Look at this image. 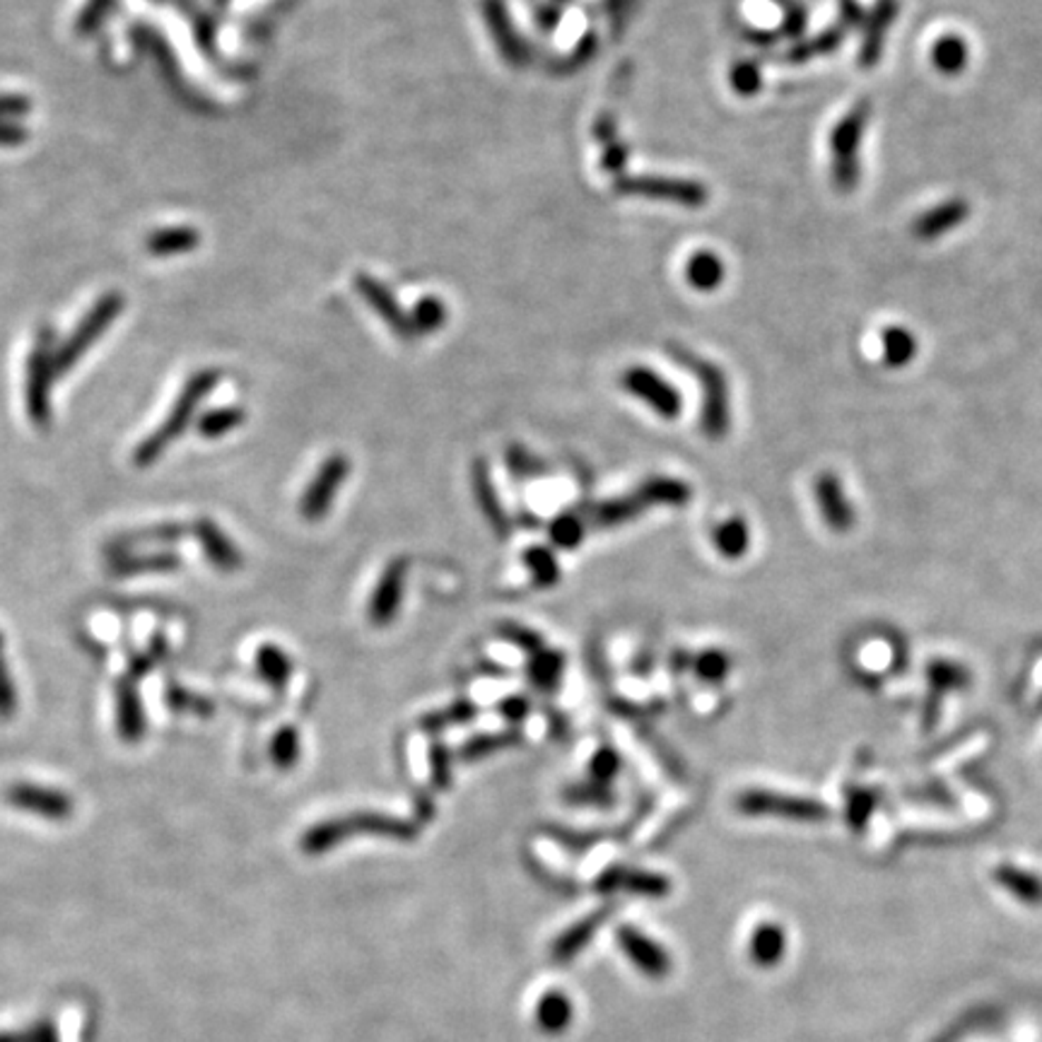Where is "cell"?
Instances as JSON below:
<instances>
[{"mask_svg": "<svg viewBox=\"0 0 1042 1042\" xmlns=\"http://www.w3.org/2000/svg\"><path fill=\"white\" fill-rule=\"evenodd\" d=\"M405 577H409V562L403 558L391 560L384 568L380 582H376L372 591V601L367 608V618L374 628H386L396 620L399 608L403 603Z\"/></svg>", "mask_w": 1042, "mask_h": 1042, "instance_id": "4fadbf2b", "label": "cell"}, {"mask_svg": "<svg viewBox=\"0 0 1042 1042\" xmlns=\"http://www.w3.org/2000/svg\"><path fill=\"white\" fill-rule=\"evenodd\" d=\"M485 14H488V24L492 29V37H495V41H498V47L507 56H510V61L521 63V58H524V49H521V41L514 35L510 14H507L504 6L500 3V0H485Z\"/></svg>", "mask_w": 1042, "mask_h": 1042, "instance_id": "e575fe53", "label": "cell"}, {"mask_svg": "<svg viewBox=\"0 0 1042 1042\" xmlns=\"http://www.w3.org/2000/svg\"><path fill=\"white\" fill-rule=\"evenodd\" d=\"M637 498L645 502V507H686L692 498V488L686 481H678V478H651V481L637 490Z\"/></svg>", "mask_w": 1042, "mask_h": 1042, "instance_id": "f1b7e54d", "label": "cell"}, {"mask_svg": "<svg viewBox=\"0 0 1042 1042\" xmlns=\"http://www.w3.org/2000/svg\"><path fill=\"white\" fill-rule=\"evenodd\" d=\"M572 1021V1002L564 992H545L535 1004V1025L548 1035H560L568 1031Z\"/></svg>", "mask_w": 1042, "mask_h": 1042, "instance_id": "4316f807", "label": "cell"}, {"mask_svg": "<svg viewBox=\"0 0 1042 1042\" xmlns=\"http://www.w3.org/2000/svg\"><path fill=\"white\" fill-rule=\"evenodd\" d=\"M593 891L601 895L611 893H630L642 897H666L671 893V881L663 874L647 872V868H632V866H608L599 878L593 881Z\"/></svg>", "mask_w": 1042, "mask_h": 1042, "instance_id": "30bf717a", "label": "cell"}, {"mask_svg": "<svg viewBox=\"0 0 1042 1042\" xmlns=\"http://www.w3.org/2000/svg\"><path fill=\"white\" fill-rule=\"evenodd\" d=\"M560 674H562V657L558 655V651L541 649L539 655H533L529 663V676L535 688L553 690L560 684Z\"/></svg>", "mask_w": 1042, "mask_h": 1042, "instance_id": "60d3db41", "label": "cell"}, {"mask_svg": "<svg viewBox=\"0 0 1042 1042\" xmlns=\"http://www.w3.org/2000/svg\"><path fill=\"white\" fill-rule=\"evenodd\" d=\"M220 376L223 374L217 370H200V372H196L191 376V380L186 382V386L181 389V394H179L177 403L171 405V411L167 413V417L163 420V423H159L157 430H153L148 438H145L136 446L134 463L138 469L153 466V463L167 452V446L174 440L181 438V434L186 432V427L191 425L198 405L203 403V399L210 394V391H215L217 382H220Z\"/></svg>", "mask_w": 1042, "mask_h": 1042, "instance_id": "7a4b0ae2", "label": "cell"}, {"mask_svg": "<svg viewBox=\"0 0 1042 1042\" xmlns=\"http://www.w3.org/2000/svg\"><path fill=\"white\" fill-rule=\"evenodd\" d=\"M386 837L399 839V843H411L417 837V828L413 823L389 816V814H374V810H362V814H347L341 818H331L314 825L302 837L304 854H324L336 845L345 843L353 837Z\"/></svg>", "mask_w": 1042, "mask_h": 1042, "instance_id": "6da1fadb", "label": "cell"}, {"mask_svg": "<svg viewBox=\"0 0 1042 1042\" xmlns=\"http://www.w3.org/2000/svg\"><path fill=\"white\" fill-rule=\"evenodd\" d=\"M622 386H626L628 394L645 401L651 411L666 420H674L684 411V399H680L678 391L647 367H630L622 374Z\"/></svg>", "mask_w": 1042, "mask_h": 1042, "instance_id": "9c48e42d", "label": "cell"}, {"mask_svg": "<svg viewBox=\"0 0 1042 1042\" xmlns=\"http://www.w3.org/2000/svg\"><path fill=\"white\" fill-rule=\"evenodd\" d=\"M868 121H872V101L859 99L830 130V179L839 194H852L859 186V150Z\"/></svg>", "mask_w": 1042, "mask_h": 1042, "instance_id": "3957f363", "label": "cell"}, {"mask_svg": "<svg viewBox=\"0 0 1042 1042\" xmlns=\"http://www.w3.org/2000/svg\"><path fill=\"white\" fill-rule=\"evenodd\" d=\"M191 533L196 535V541L200 543V550L206 553L208 562L213 568L220 572H235L242 568V553L235 545V541L215 524L210 519H200L196 524H191Z\"/></svg>", "mask_w": 1042, "mask_h": 1042, "instance_id": "d6986e66", "label": "cell"}, {"mask_svg": "<svg viewBox=\"0 0 1042 1042\" xmlns=\"http://www.w3.org/2000/svg\"><path fill=\"white\" fill-rule=\"evenodd\" d=\"M613 912H616V905L606 903L603 907L589 912L584 920L574 922L570 930H564L553 941V946H550V961H553L556 965H568L570 961H574L577 955L589 946V941L597 936L601 926L613 917Z\"/></svg>", "mask_w": 1042, "mask_h": 1042, "instance_id": "e0dca14e", "label": "cell"}, {"mask_svg": "<svg viewBox=\"0 0 1042 1042\" xmlns=\"http://www.w3.org/2000/svg\"><path fill=\"white\" fill-rule=\"evenodd\" d=\"M926 684H930V705H926V715L932 719L938 712V702L946 698L948 692L961 690L970 684V671L963 663L951 659H934L926 666Z\"/></svg>", "mask_w": 1042, "mask_h": 1042, "instance_id": "44dd1931", "label": "cell"}, {"mask_svg": "<svg viewBox=\"0 0 1042 1042\" xmlns=\"http://www.w3.org/2000/svg\"><path fill=\"white\" fill-rule=\"evenodd\" d=\"M932 63L941 76H961L970 63V47L961 35H944L932 47Z\"/></svg>", "mask_w": 1042, "mask_h": 1042, "instance_id": "1f68e13d", "label": "cell"}, {"mask_svg": "<svg viewBox=\"0 0 1042 1042\" xmlns=\"http://www.w3.org/2000/svg\"><path fill=\"white\" fill-rule=\"evenodd\" d=\"M179 568V558L169 553L159 556H142V558H124L114 560L111 570L116 574H142V572H169Z\"/></svg>", "mask_w": 1042, "mask_h": 1042, "instance_id": "b9f144b4", "label": "cell"}, {"mask_svg": "<svg viewBox=\"0 0 1042 1042\" xmlns=\"http://www.w3.org/2000/svg\"><path fill=\"white\" fill-rule=\"evenodd\" d=\"M568 802L587 804V806H603V804L611 802V792H608V787H601V785H597V782H591L589 787L570 789L568 792Z\"/></svg>", "mask_w": 1042, "mask_h": 1042, "instance_id": "db71d44e", "label": "cell"}, {"mask_svg": "<svg viewBox=\"0 0 1042 1042\" xmlns=\"http://www.w3.org/2000/svg\"><path fill=\"white\" fill-rule=\"evenodd\" d=\"M6 796L14 808H22L27 814H35L41 818L66 820L72 816V799L61 789L22 782V785H12Z\"/></svg>", "mask_w": 1042, "mask_h": 1042, "instance_id": "2e32d148", "label": "cell"}, {"mask_svg": "<svg viewBox=\"0 0 1042 1042\" xmlns=\"http://www.w3.org/2000/svg\"><path fill=\"white\" fill-rule=\"evenodd\" d=\"M878 806V792L876 789H866V787H852L847 792V806H845V816L847 823L852 825L854 833H862L864 825L872 820L874 810Z\"/></svg>", "mask_w": 1042, "mask_h": 1042, "instance_id": "74e56055", "label": "cell"}, {"mask_svg": "<svg viewBox=\"0 0 1042 1042\" xmlns=\"http://www.w3.org/2000/svg\"><path fill=\"white\" fill-rule=\"evenodd\" d=\"M584 539V521L577 514H560L553 524H550V541L558 548L572 550Z\"/></svg>", "mask_w": 1042, "mask_h": 1042, "instance_id": "ee69618b", "label": "cell"}, {"mask_svg": "<svg viewBox=\"0 0 1042 1042\" xmlns=\"http://www.w3.org/2000/svg\"><path fill=\"white\" fill-rule=\"evenodd\" d=\"M116 729L124 741L134 744L140 741L145 731V717L138 698V684L136 678L124 676L116 686Z\"/></svg>", "mask_w": 1042, "mask_h": 1042, "instance_id": "ffe728a7", "label": "cell"}, {"mask_svg": "<svg viewBox=\"0 0 1042 1042\" xmlns=\"http://www.w3.org/2000/svg\"><path fill=\"white\" fill-rule=\"evenodd\" d=\"M347 475H351V461H347L343 454L328 456L322 466H318L307 490L302 492L299 514L307 521L324 519L331 512L333 500H336Z\"/></svg>", "mask_w": 1042, "mask_h": 1042, "instance_id": "ba28073f", "label": "cell"}, {"mask_svg": "<svg viewBox=\"0 0 1042 1042\" xmlns=\"http://www.w3.org/2000/svg\"><path fill=\"white\" fill-rule=\"evenodd\" d=\"M618 188L622 194L680 203V206H688V208H700V206H705L707 198H709L707 188L702 184L686 181V179H661V177H657V179L655 177L622 179L618 184Z\"/></svg>", "mask_w": 1042, "mask_h": 1042, "instance_id": "7c38bea8", "label": "cell"}, {"mask_svg": "<svg viewBox=\"0 0 1042 1042\" xmlns=\"http://www.w3.org/2000/svg\"><path fill=\"white\" fill-rule=\"evenodd\" d=\"M446 318V312L438 299H423L413 312V326L415 331H438Z\"/></svg>", "mask_w": 1042, "mask_h": 1042, "instance_id": "f907efd6", "label": "cell"}, {"mask_svg": "<svg viewBox=\"0 0 1042 1042\" xmlns=\"http://www.w3.org/2000/svg\"><path fill=\"white\" fill-rule=\"evenodd\" d=\"M502 632H504L507 640L514 642V645H519L521 649L529 651V655H539L541 647H543L541 637L535 635V632H531V630H527V628H519V626H504V628H502Z\"/></svg>", "mask_w": 1042, "mask_h": 1042, "instance_id": "11a10c76", "label": "cell"}, {"mask_svg": "<svg viewBox=\"0 0 1042 1042\" xmlns=\"http://www.w3.org/2000/svg\"><path fill=\"white\" fill-rule=\"evenodd\" d=\"M302 756V741L295 727H283L271 738V760L278 770H293Z\"/></svg>", "mask_w": 1042, "mask_h": 1042, "instance_id": "f35d334b", "label": "cell"}, {"mask_svg": "<svg viewBox=\"0 0 1042 1042\" xmlns=\"http://www.w3.org/2000/svg\"><path fill=\"white\" fill-rule=\"evenodd\" d=\"M24 140V128L12 121H0V145H18Z\"/></svg>", "mask_w": 1042, "mask_h": 1042, "instance_id": "94428289", "label": "cell"}, {"mask_svg": "<svg viewBox=\"0 0 1042 1042\" xmlns=\"http://www.w3.org/2000/svg\"><path fill=\"white\" fill-rule=\"evenodd\" d=\"M473 488H475L478 504H481V510H483L485 519L492 524V529H495L498 533L510 531V521H507V514L502 510V502L498 500V492H495V488H492L488 469L483 466L481 461H478L475 469H473Z\"/></svg>", "mask_w": 1042, "mask_h": 1042, "instance_id": "d6a6232c", "label": "cell"}, {"mask_svg": "<svg viewBox=\"0 0 1042 1042\" xmlns=\"http://www.w3.org/2000/svg\"><path fill=\"white\" fill-rule=\"evenodd\" d=\"M244 423V411L237 405H227V409H215L198 420V432L203 438L217 440L223 434L237 430Z\"/></svg>", "mask_w": 1042, "mask_h": 1042, "instance_id": "ab89813d", "label": "cell"}, {"mask_svg": "<svg viewBox=\"0 0 1042 1042\" xmlns=\"http://www.w3.org/2000/svg\"><path fill=\"white\" fill-rule=\"evenodd\" d=\"M787 951V934L777 922H763L750 934L748 953L758 967H775Z\"/></svg>", "mask_w": 1042, "mask_h": 1042, "instance_id": "603a6c76", "label": "cell"}, {"mask_svg": "<svg viewBox=\"0 0 1042 1042\" xmlns=\"http://www.w3.org/2000/svg\"><path fill=\"white\" fill-rule=\"evenodd\" d=\"M114 0H87V6L80 10L76 29L80 35H90L92 29L105 20V14L109 12Z\"/></svg>", "mask_w": 1042, "mask_h": 1042, "instance_id": "f5cc1de1", "label": "cell"}, {"mask_svg": "<svg viewBox=\"0 0 1042 1042\" xmlns=\"http://www.w3.org/2000/svg\"><path fill=\"white\" fill-rule=\"evenodd\" d=\"M256 671L268 686L283 688L287 686V680L293 678V659H289L281 647L264 645L256 651Z\"/></svg>", "mask_w": 1042, "mask_h": 1042, "instance_id": "d590c367", "label": "cell"}, {"mask_svg": "<svg viewBox=\"0 0 1042 1042\" xmlns=\"http://www.w3.org/2000/svg\"><path fill=\"white\" fill-rule=\"evenodd\" d=\"M782 10H785V20H782V35L785 37H802L806 29V8L799 0H782Z\"/></svg>", "mask_w": 1042, "mask_h": 1042, "instance_id": "816d5d0a", "label": "cell"}, {"mask_svg": "<svg viewBox=\"0 0 1042 1042\" xmlns=\"http://www.w3.org/2000/svg\"><path fill=\"white\" fill-rule=\"evenodd\" d=\"M970 217V203L963 198H948L938 206L924 210L912 220V235L920 242H936L946 237L948 232L961 227Z\"/></svg>", "mask_w": 1042, "mask_h": 1042, "instance_id": "ac0fdd59", "label": "cell"}, {"mask_svg": "<svg viewBox=\"0 0 1042 1042\" xmlns=\"http://www.w3.org/2000/svg\"><path fill=\"white\" fill-rule=\"evenodd\" d=\"M355 285H357V293L372 304L374 312L380 314L384 322L399 333V336H411V333H413L411 326L413 324L403 316L394 295L386 293V289L380 283H376L374 278H370V275H357Z\"/></svg>", "mask_w": 1042, "mask_h": 1042, "instance_id": "7402d4cb", "label": "cell"}, {"mask_svg": "<svg viewBox=\"0 0 1042 1042\" xmlns=\"http://www.w3.org/2000/svg\"><path fill=\"white\" fill-rule=\"evenodd\" d=\"M3 647H6V640H3V635H0V719H10L14 715V709H18V695H14V684H12L8 663L3 657Z\"/></svg>", "mask_w": 1042, "mask_h": 1042, "instance_id": "681fc988", "label": "cell"}, {"mask_svg": "<svg viewBox=\"0 0 1042 1042\" xmlns=\"http://www.w3.org/2000/svg\"><path fill=\"white\" fill-rule=\"evenodd\" d=\"M845 29L835 24V27H828V29H823V32H818L816 37H810V39H802V41H796L794 47L787 51L785 56V61L787 63H808L810 58H818V56H828V53H835L839 47H843V41H845Z\"/></svg>", "mask_w": 1042, "mask_h": 1042, "instance_id": "f546056e", "label": "cell"}, {"mask_svg": "<svg viewBox=\"0 0 1042 1042\" xmlns=\"http://www.w3.org/2000/svg\"><path fill=\"white\" fill-rule=\"evenodd\" d=\"M618 770H620V758L616 750L599 748L597 753H593V758L589 763L591 782H597V785L601 787H608L618 777Z\"/></svg>", "mask_w": 1042, "mask_h": 1042, "instance_id": "7dc6e473", "label": "cell"}, {"mask_svg": "<svg viewBox=\"0 0 1042 1042\" xmlns=\"http://www.w3.org/2000/svg\"><path fill=\"white\" fill-rule=\"evenodd\" d=\"M994 881L1013 897H1019L1025 905H1040L1042 903V878L1028 868L1013 866V864H999L992 872Z\"/></svg>", "mask_w": 1042, "mask_h": 1042, "instance_id": "cb8c5ba5", "label": "cell"}, {"mask_svg": "<svg viewBox=\"0 0 1042 1042\" xmlns=\"http://www.w3.org/2000/svg\"><path fill=\"white\" fill-rule=\"evenodd\" d=\"M814 492L825 527L835 533H847L854 529V524H857V510H854V504L845 492L843 478L833 471H823L816 475Z\"/></svg>", "mask_w": 1042, "mask_h": 1042, "instance_id": "8fae6325", "label": "cell"}, {"mask_svg": "<svg viewBox=\"0 0 1042 1042\" xmlns=\"http://www.w3.org/2000/svg\"><path fill=\"white\" fill-rule=\"evenodd\" d=\"M724 275H727V268H724L721 258L707 249L692 254L686 264V278L695 289H700V293H712V289H717L724 283Z\"/></svg>", "mask_w": 1042, "mask_h": 1042, "instance_id": "4dcf8cb0", "label": "cell"}, {"mask_svg": "<svg viewBox=\"0 0 1042 1042\" xmlns=\"http://www.w3.org/2000/svg\"><path fill=\"white\" fill-rule=\"evenodd\" d=\"M866 12L859 6V0H839V27L845 29H857L864 24Z\"/></svg>", "mask_w": 1042, "mask_h": 1042, "instance_id": "6f0895ef", "label": "cell"}, {"mask_svg": "<svg viewBox=\"0 0 1042 1042\" xmlns=\"http://www.w3.org/2000/svg\"><path fill=\"white\" fill-rule=\"evenodd\" d=\"M53 343H51V331L49 326H43L37 333V343L35 351L27 360V389H24V399H27V413L35 420L37 425H47L49 423V391L51 382L56 380V367H53Z\"/></svg>", "mask_w": 1042, "mask_h": 1042, "instance_id": "52a82bcc", "label": "cell"}, {"mask_svg": "<svg viewBox=\"0 0 1042 1042\" xmlns=\"http://www.w3.org/2000/svg\"><path fill=\"white\" fill-rule=\"evenodd\" d=\"M473 717H475V707H473L469 700H461V702H454L452 707L442 709V712H434V715L425 717V719H423V729L440 731V729H444V727H452V724L471 721Z\"/></svg>", "mask_w": 1042, "mask_h": 1042, "instance_id": "bcb514c9", "label": "cell"}, {"mask_svg": "<svg viewBox=\"0 0 1042 1042\" xmlns=\"http://www.w3.org/2000/svg\"><path fill=\"white\" fill-rule=\"evenodd\" d=\"M430 760H432L434 785H438V787H446V785H449V756H446V748L432 746Z\"/></svg>", "mask_w": 1042, "mask_h": 1042, "instance_id": "91938a15", "label": "cell"}, {"mask_svg": "<svg viewBox=\"0 0 1042 1042\" xmlns=\"http://www.w3.org/2000/svg\"><path fill=\"white\" fill-rule=\"evenodd\" d=\"M738 814L753 818H782L796 823H820L830 816V808L808 796L782 794L773 789H746L736 796Z\"/></svg>", "mask_w": 1042, "mask_h": 1042, "instance_id": "277c9868", "label": "cell"}, {"mask_svg": "<svg viewBox=\"0 0 1042 1042\" xmlns=\"http://www.w3.org/2000/svg\"><path fill=\"white\" fill-rule=\"evenodd\" d=\"M645 510H647L645 502L637 498V492H635V495L608 500V502H601L599 507H593L591 521H593V527H599V529H613V527L628 524V521L640 517Z\"/></svg>", "mask_w": 1042, "mask_h": 1042, "instance_id": "836d02e7", "label": "cell"}, {"mask_svg": "<svg viewBox=\"0 0 1042 1042\" xmlns=\"http://www.w3.org/2000/svg\"><path fill=\"white\" fill-rule=\"evenodd\" d=\"M32 109V101L24 95H0V121L18 119Z\"/></svg>", "mask_w": 1042, "mask_h": 1042, "instance_id": "9f6ffc18", "label": "cell"}, {"mask_svg": "<svg viewBox=\"0 0 1042 1042\" xmlns=\"http://www.w3.org/2000/svg\"><path fill=\"white\" fill-rule=\"evenodd\" d=\"M517 741V736L512 731H507V734H483V736H475L471 738L469 744H463L461 746V758L463 760H475V758H483V756H490V753H495L500 748H507V746H512Z\"/></svg>", "mask_w": 1042, "mask_h": 1042, "instance_id": "f6af8a7d", "label": "cell"}, {"mask_svg": "<svg viewBox=\"0 0 1042 1042\" xmlns=\"http://www.w3.org/2000/svg\"><path fill=\"white\" fill-rule=\"evenodd\" d=\"M763 85V72L760 66L753 61H741L731 68V87L744 97L756 95Z\"/></svg>", "mask_w": 1042, "mask_h": 1042, "instance_id": "c3c4849f", "label": "cell"}, {"mask_svg": "<svg viewBox=\"0 0 1042 1042\" xmlns=\"http://www.w3.org/2000/svg\"><path fill=\"white\" fill-rule=\"evenodd\" d=\"M897 14H901V0H876L874 8L866 12L859 43L862 68H874L881 61L883 49H886V37L893 29Z\"/></svg>", "mask_w": 1042, "mask_h": 1042, "instance_id": "9a60e30c", "label": "cell"}, {"mask_svg": "<svg viewBox=\"0 0 1042 1042\" xmlns=\"http://www.w3.org/2000/svg\"><path fill=\"white\" fill-rule=\"evenodd\" d=\"M917 336L905 326H886L881 331V355L888 367L901 370L917 357Z\"/></svg>", "mask_w": 1042, "mask_h": 1042, "instance_id": "484cf974", "label": "cell"}, {"mask_svg": "<svg viewBox=\"0 0 1042 1042\" xmlns=\"http://www.w3.org/2000/svg\"><path fill=\"white\" fill-rule=\"evenodd\" d=\"M676 355L686 362L688 370L698 376L702 384V417H700L702 432L707 434V438L721 440L731 425L727 376H724V372L717 365H712V362H705L700 357H692L686 353H676Z\"/></svg>", "mask_w": 1042, "mask_h": 1042, "instance_id": "8992f818", "label": "cell"}, {"mask_svg": "<svg viewBox=\"0 0 1042 1042\" xmlns=\"http://www.w3.org/2000/svg\"><path fill=\"white\" fill-rule=\"evenodd\" d=\"M616 938L630 963L647 977L659 980L671 973V955L666 953L663 946L657 944L655 938H649L645 932L637 930V926L620 924Z\"/></svg>", "mask_w": 1042, "mask_h": 1042, "instance_id": "5bb4252c", "label": "cell"}, {"mask_svg": "<svg viewBox=\"0 0 1042 1042\" xmlns=\"http://www.w3.org/2000/svg\"><path fill=\"white\" fill-rule=\"evenodd\" d=\"M712 545L727 560L744 558L750 550V527L744 517H727L712 531Z\"/></svg>", "mask_w": 1042, "mask_h": 1042, "instance_id": "d4e9b609", "label": "cell"}, {"mask_svg": "<svg viewBox=\"0 0 1042 1042\" xmlns=\"http://www.w3.org/2000/svg\"><path fill=\"white\" fill-rule=\"evenodd\" d=\"M524 564L529 568L535 587L548 589V587H556L560 582L562 570H560L556 556L550 553L548 548H541V545L529 548L524 553Z\"/></svg>", "mask_w": 1042, "mask_h": 1042, "instance_id": "8d00e7d4", "label": "cell"}, {"mask_svg": "<svg viewBox=\"0 0 1042 1042\" xmlns=\"http://www.w3.org/2000/svg\"><path fill=\"white\" fill-rule=\"evenodd\" d=\"M200 242L198 229L194 227H165L157 229L153 235L145 239V249H148L153 256H179L196 249Z\"/></svg>", "mask_w": 1042, "mask_h": 1042, "instance_id": "83f0119b", "label": "cell"}, {"mask_svg": "<svg viewBox=\"0 0 1042 1042\" xmlns=\"http://www.w3.org/2000/svg\"><path fill=\"white\" fill-rule=\"evenodd\" d=\"M692 669L705 684H721L731 671V659L721 649H705L692 659Z\"/></svg>", "mask_w": 1042, "mask_h": 1042, "instance_id": "7bdbcfd3", "label": "cell"}, {"mask_svg": "<svg viewBox=\"0 0 1042 1042\" xmlns=\"http://www.w3.org/2000/svg\"><path fill=\"white\" fill-rule=\"evenodd\" d=\"M529 707L531 705L527 698H521V695H510V698H504L500 702V715L507 721H524L529 715Z\"/></svg>", "mask_w": 1042, "mask_h": 1042, "instance_id": "680465c9", "label": "cell"}, {"mask_svg": "<svg viewBox=\"0 0 1042 1042\" xmlns=\"http://www.w3.org/2000/svg\"><path fill=\"white\" fill-rule=\"evenodd\" d=\"M121 312H124V295L121 293L101 295L92 304V309L82 316L80 326L72 331L70 336L66 338V343L56 351V355H53L56 376H63L72 367H76V362L87 351H90V345L95 341H99L101 336H105V331L111 326L114 318H119Z\"/></svg>", "mask_w": 1042, "mask_h": 1042, "instance_id": "5b68a950", "label": "cell"}]
</instances>
